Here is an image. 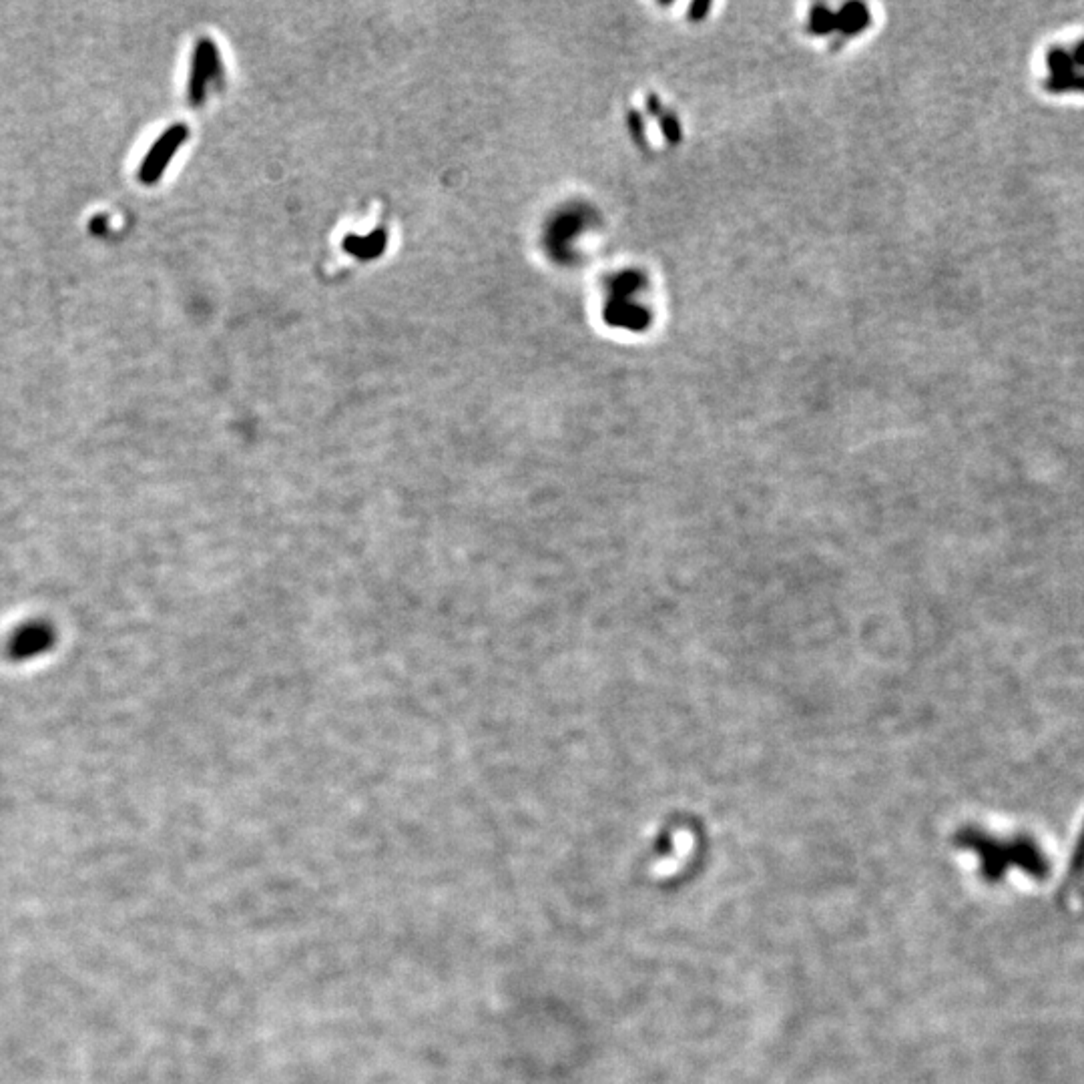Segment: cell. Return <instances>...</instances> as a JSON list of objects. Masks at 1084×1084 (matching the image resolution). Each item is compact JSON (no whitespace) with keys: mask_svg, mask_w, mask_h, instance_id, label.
I'll use <instances>...</instances> for the list:
<instances>
[{"mask_svg":"<svg viewBox=\"0 0 1084 1084\" xmlns=\"http://www.w3.org/2000/svg\"><path fill=\"white\" fill-rule=\"evenodd\" d=\"M221 75L217 49L211 41H201L195 49V59L191 67V79H189V101L191 105H199L205 99L207 87L217 81Z\"/></svg>","mask_w":1084,"mask_h":1084,"instance_id":"3957f363","label":"cell"},{"mask_svg":"<svg viewBox=\"0 0 1084 1084\" xmlns=\"http://www.w3.org/2000/svg\"><path fill=\"white\" fill-rule=\"evenodd\" d=\"M958 844L962 848L974 850L982 858L984 874L990 878L1002 876L1006 870V864H1020L1028 872L1042 874L1046 870V860H1042L1040 850L1032 844V840L1020 838L1014 842H1000L994 838H988V834H982L978 830H966L958 834Z\"/></svg>","mask_w":1084,"mask_h":1084,"instance_id":"6da1fadb","label":"cell"},{"mask_svg":"<svg viewBox=\"0 0 1084 1084\" xmlns=\"http://www.w3.org/2000/svg\"><path fill=\"white\" fill-rule=\"evenodd\" d=\"M51 643V635L43 627L27 629L17 641H15V655L17 657H29L43 649H47Z\"/></svg>","mask_w":1084,"mask_h":1084,"instance_id":"5b68a950","label":"cell"},{"mask_svg":"<svg viewBox=\"0 0 1084 1084\" xmlns=\"http://www.w3.org/2000/svg\"><path fill=\"white\" fill-rule=\"evenodd\" d=\"M1070 57H1072V61H1074L1076 67H1084V41L1078 43V45L1074 47V51H1070Z\"/></svg>","mask_w":1084,"mask_h":1084,"instance_id":"8992f818","label":"cell"},{"mask_svg":"<svg viewBox=\"0 0 1084 1084\" xmlns=\"http://www.w3.org/2000/svg\"><path fill=\"white\" fill-rule=\"evenodd\" d=\"M185 139H187V127L185 125H175L163 137H159L155 141V145L151 147V151L147 153V157L143 159V163H141V169H139L141 183L153 185L155 181H159V177L167 169L171 157L183 145Z\"/></svg>","mask_w":1084,"mask_h":1084,"instance_id":"7a4b0ae2","label":"cell"},{"mask_svg":"<svg viewBox=\"0 0 1084 1084\" xmlns=\"http://www.w3.org/2000/svg\"><path fill=\"white\" fill-rule=\"evenodd\" d=\"M1046 59H1048L1050 77L1046 79L1044 85L1050 93L1084 91V75L1078 73V67L1074 65L1070 51L1054 47Z\"/></svg>","mask_w":1084,"mask_h":1084,"instance_id":"277c9868","label":"cell"}]
</instances>
